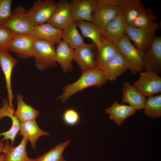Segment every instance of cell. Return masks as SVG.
<instances>
[{
  "label": "cell",
  "mask_w": 161,
  "mask_h": 161,
  "mask_svg": "<svg viewBox=\"0 0 161 161\" xmlns=\"http://www.w3.org/2000/svg\"><path fill=\"white\" fill-rule=\"evenodd\" d=\"M107 81L103 71L97 68L82 72L76 81L64 87L58 99L64 102L75 94L91 86L100 87Z\"/></svg>",
  "instance_id": "obj_1"
},
{
  "label": "cell",
  "mask_w": 161,
  "mask_h": 161,
  "mask_svg": "<svg viewBox=\"0 0 161 161\" xmlns=\"http://www.w3.org/2000/svg\"><path fill=\"white\" fill-rule=\"evenodd\" d=\"M32 57L36 67L40 70L57 66L54 45L46 41L34 37Z\"/></svg>",
  "instance_id": "obj_2"
},
{
  "label": "cell",
  "mask_w": 161,
  "mask_h": 161,
  "mask_svg": "<svg viewBox=\"0 0 161 161\" xmlns=\"http://www.w3.org/2000/svg\"><path fill=\"white\" fill-rule=\"evenodd\" d=\"M118 51L126 60L129 69L133 75L144 69V52L134 46L126 35L116 44Z\"/></svg>",
  "instance_id": "obj_3"
},
{
  "label": "cell",
  "mask_w": 161,
  "mask_h": 161,
  "mask_svg": "<svg viewBox=\"0 0 161 161\" xmlns=\"http://www.w3.org/2000/svg\"><path fill=\"white\" fill-rule=\"evenodd\" d=\"M160 26V22H155L151 25L141 28L127 25L126 35L133 41L135 47L144 52L151 47L155 33Z\"/></svg>",
  "instance_id": "obj_4"
},
{
  "label": "cell",
  "mask_w": 161,
  "mask_h": 161,
  "mask_svg": "<svg viewBox=\"0 0 161 161\" xmlns=\"http://www.w3.org/2000/svg\"><path fill=\"white\" fill-rule=\"evenodd\" d=\"M57 4L54 0H37L27 12V17L34 27L47 23Z\"/></svg>",
  "instance_id": "obj_5"
},
{
  "label": "cell",
  "mask_w": 161,
  "mask_h": 161,
  "mask_svg": "<svg viewBox=\"0 0 161 161\" xmlns=\"http://www.w3.org/2000/svg\"><path fill=\"white\" fill-rule=\"evenodd\" d=\"M139 73V78L133 84L138 91L146 97L159 94L161 92V77L151 71Z\"/></svg>",
  "instance_id": "obj_6"
},
{
  "label": "cell",
  "mask_w": 161,
  "mask_h": 161,
  "mask_svg": "<svg viewBox=\"0 0 161 161\" xmlns=\"http://www.w3.org/2000/svg\"><path fill=\"white\" fill-rule=\"evenodd\" d=\"M27 12L23 6H17L3 25L16 34L31 35L34 27L27 17Z\"/></svg>",
  "instance_id": "obj_7"
},
{
  "label": "cell",
  "mask_w": 161,
  "mask_h": 161,
  "mask_svg": "<svg viewBox=\"0 0 161 161\" xmlns=\"http://www.w3.org/2000/svg\"><path fill=\"white\" fill-rule=\"evenodd\" d=\"M91 16V22L95 24L102 33L106 26L119 13V8L114 5L97 0Z\"/></svg>",
  "instance_id": "obj_8"
},
{
  "label": "cell",
  "mask_w": 161,
  "mask_h": 161,
  "mask_svg": "<svg viewBox=\"0 0 161 161\" xmlns=\"http://www.w3.org/2000/svg\"><path fill=\"white\" fill-rule=\"evenodd\" d=\"M96 45L93 43L85 44L74 50L73 60L75 61L82 72L96 68Z\"/></svg>",
  "instance_id": "obj_9"
},
{
  "label": "cell",
  "mask_w": 161,
  "mask_h": 161,
  "mask_svg": "<svg viewBox=\"0 0 161 161\" xmlns=\"http://www.w3.org/2000/svg\"><path fill=\"white\" fill-rule=\"evenodd\" d=\"M109 4L118 7L128 25H131L145 8L140 0H108Z\"/></svg>",
  "instance_id": "obj_10"
},
{
  "label": "cell",
  "mask_w": 161,
  "mask_h": 161,
  "mask_svg": "<svg viewBox=\"0 0 161 161\" xmlns=\"http://www.w3.org/2000/svg\"><path fill=\"white\" fill-rule=\"evenodd\" d=\"M34 38L32 35L16 34L9 42L8 51L15 53L20 58H30L32 55Z\"/></svg>",
  "instance_id": "obj_11"
},
{
  "label": "cell",
  "mask_w": 161,
  "mask_h": 161,
  "mask_svg": "<svg viewBox=\"0 0 161 161\" xmlns=\"http://www.w3.org/2000/svg\"><path fill=\"white\" fill-rule=\"evenodd\" d=\"M143 62L146 70L158 75L161 73V37L155 35L151 46L144 52Z\"/></svg>",
  "instance_id": "obj_12"
},
{
  "label": "cell",
  "mask_w": 161,
  "mask_h": 161,
  "mask_svg": "<svg viewBox=\"0 0 161 161\" xmlns=\"http://www.w3.org/2000/svg\"><path fill=\"white\" fill-rule=\"evenodd\" d=\"M9 52L6 49L0 48V66L5 77L9 108L10 110L14 111L12 101L14 96L12 89L11 78L13 70L17 61Z\"/></svg>",
  "instance_id": "obj_13"
},
{
  "label": "cell",
  "mask_w": 161,
  "mask_h": 161,
  "mask_svg": "<svg viewBox=\"0 0 161 161\" xmlns=\"http://www.w3.org/2000/svg\"><path fill=\"white\" fill-rule=\"evenodd\" d=\"M74 21L69 2L67 0H61L57 2L47 23L63 30Z\"/></svg>",
  "instance_id": "obj_14"
},
{
  "label": "cell",
  "mask_w": 161,
  "mask_h": 161,
  "mask_svg": "<svg viewBox=\"0 0 161 161\" xmlns=\"http://www.w3.org/2000/svg\"><path fill=\"white\" fill-rule=\"evenodd\" d=\"M97 2V0H73L69 2L74 21L91 22L92 15Z\"/></svg>",
  "instance_id": "obj_15"
},
{
  "label": "cell",
  "mask_w": 161,
  "mask_h": 161,
  "mask_svg": "<svg viewBox=\"0 0 161 161\" xmlns=\"http://www.w3.org/2000/svg\"><path fill=\"white\" fill-rule=\"evenodd\" d=\"M127 24L119 13L105 27L102 32L103 38L116 45L126 35Z\"/></svg>",
  "instance_id": "obj_16"
},
{
  "label": "cell",
  "mask_w": 161,
  "mask_h": 161,
  "mask_svg": "<svg viewBox=\"0 0 161 161\" xmlns=\"http://www.w3.org/2000/svg\"><path fill=\"white\" fill-rule=\"evenodd\" d=\"M122 93L121 103H128L136 110L144 109L147 97L139 92L134 85L126 81L123 84Z\"/></svg>",
  "instance_id": "obj_17"
},
{
  "label": "cell",
  "mask_w": 161,
  "mask_h": 161,
  "mask_svg": "<svg viewBox=\"0 0 161 161\" xmlns=\"http://www.w3.org/2000/svg\"><path fill=\"white\" fill-rule=\"evenodd\" d=\"M128 69L126 60L118 51L108 63L103 71L107 80L112 81Z\"/></svg>",
  "instance_id": "obj_18"
},
{
  "label": "cell",
  "mask_w": 161,
  "mask_h": 161,
  "mask_svg": "<svg viewBox=\"0 0 161 161\" xmlns=\"http://www.w3.org/2000/svg\"><path fill=\"white\" fill-rule=\"evenodd\" d=\"M118 52L115 44L103 38L100 44L97 46L96 68L103 71L108 63Z\"/></svg>",
  "instance_id": "obj_19"
},
{
  "label": "cell",
  "mask_w": 161,
  "mask_h": 161,
  "mask_svg": "<svg viewBox=\"0 0 161 161\" xmlns=\"http://www.w3.org/2000/svg\"><path fill=\"white\" fill-rule=\"evenodd\" d=\"M62 30L47 23L34 27L31 35L55 45L62 39Z\"/></svg>",
  "instance_id": "obj_20"
},
{
  "label": "cell",
  "mask_w": 161,
  "mask_h": 161,
  "mask_svg": "<svg viewBox=\"0 0 161 161\" xmlns=\"http://www.w3.org/2000/svg\"><path fill=\"white\" fill-rule=\"evenodd\" d=\"M28 140L23 138L20 144L16 147L10 145L8 140H6L4 145L3 153L5 161H32L27 156L26 146Z\"/></svg>",
  "instance_id": "obj_21"
},
{
  "label": "cell",
  "mask_w": 161,
  "mask_h": 161,
  "mask_svg": "<svg viewBox=\"0 0 161 161\" xmlns=\"http://www.w3.org/2000/svg\"><path fill=\"white\" fill-rule=\"evenodd\" d=\"M74 49L66 43L61 40L55 48V60L64 73L73 69L72 62L73 60Z\"/></svg>",
  "instance_id": "obj_22"
},
{
  "label": "cell",
  "mask_w": 161,
  "mask_h": 161,
  "mask_svg": "<svg viewBox=\"0 0 161 161\" xmlns=\"http://www.w3.org/2000/svg\"><path fill=\"white\" fill-rule=\"evenodd\" d=\"M136 110L129 105L119 103L114 101L111 106L106 109V113L109 114L111 120L120 126L128 118L133 115Z\"/></svg>",
  "instance_id": "obj_23"
},
{
  "label": "cell",
  "mask_w": 161,
  "mask_h": 161,
  "mask_svg": "<svg viewBox=\"0 0 161 161\" xmlns=\"http://www.w3.org/2000/svg\"><path fill=\"white\" fill-rule=\"evenodd\" d=\"M19 131V135L29 140L34 148H35V143L40 137L49 135V133L41 130L39 127L35 120L21 122Z\"/></svg>",
  "instance_id": "obj_24"
},
{
  "label": "cell",
  "mask_w": 161,
  "mask_h": 161,
  "mask_svg": "<svg viewBox=\"0 0 161 161\" xmlns=\"http://www.w3.org/2000/svg\"><path fill=\"white\" fill-rule=\"evenodd\" d=\"M7 101L4 102L2 107L0 110V120L3 117H10L12 121V125L8 131L0 133V136H3L1 142L5 140L10 139L11 140L12 145L14 143L15 138L20 131V122L14 114V111L10 110L9 107V103Z\"/></svg>",
  "instance_id": "obj_25"
},
{
  "label": "cell",
  "mask_w": 161,
  "mask_h": 161,
  "mask_svg": "<svg viewBox=\"0 0 161 161\" xmlns=\"http://www.w3.org/2000/svg\"><path fill=\"white\" fill-rule=\"evenodd\" d=\"M77 27L75 21H74L62 30L61 40L74 50L85 44Z\"/></svg>",
  "instance_id": "obj_26"
},
{
  "label": "cell",
  "mask_w": 161,
  "mask_h": 161,
  "mask_svg": "<svg viewBox=\"0 0 161 161\" xmlns=\"http://www.w3.org/2000/svg\"><path fill=\"white\" fill-rule=\"evenodd\" d=\"M17 109L14 112V114L21 122L35 120L39 114V112L30 105L26 104L23 97L20 94L17 95Z\"/></svg>",
  "instance_id": "obj_27"
},
{
  "label": "cell",
  "mask_w": 161,
  "mask_h": 161,
  "mask_svg": "<svg viewBox=\"0 0 161 161\" xmlns=\"http://www.w3.org/2000/svg\"><path fill=\"white\" fill-rule=\"evenodd\" d=\"M75 21L82 35L91 39L96 46H97L103 38L102 33L98 27L91 22L83 20Z\"/></svg>",
  "instance_id": "obj_28"
},
{
  "label": "cell",
  "mask_w": 161,
  "mask_h": 161,
  "mask_svg": "<svg viewBox=\"0 0 161 161\" xmlns=\"http://www.w3.org/2000/svg\"><path fill=\"white\" fill-rule=\"evenodd\" d=\"M70 142L68 140L60 143L39 157L32 159V161H66L64 158L63 154Z\"/></svg>",
  "instance_id": "obj_29"
},
{
  "label": "cell",
  "mask_w": 161,
  "mask_h": 161,
  "mask_svg": "<svg viewBox=\"0 0 161 161\" xmlns=\"http://www.w3.org/2000/svg\"><path fill=\"white\" fill-rule=\"evenodd\" d=\"M145 101L144 113L151 118H157L161 116V95L147 97Z\"/></svg>",
  "instance_id": "obj_30"
},
{
  "label": "cell",
  "mask_w": 161,
  "mask_h": 161,
  "mask_svg": "<svg viewBox=\"0 0 161 161\" xmlns=\"http://www.w3.org/2000/svg\"><path fill=\"white\" fill-rule=\"evenodd\" d=\"M157 18V16L150 8H145L130 25L136 28L147 27L156 22Z\"/></svg>",
  "instance_id": "obj_31"
},
{
  "label": "cell",
  "mask_w": 161,
  "mask_h": 161,
  "mask_svg": "<svg viewBox=\"0 0 161 161\" xmlns=\"http://www.w3.org/2000/svg\"><path fill=\"white\" fill-rule=\"evenodd\" d=\"M12 3L11 0H0V26L3 25L11 15Z\"/></svg>",
  "instance_id": "obj_32"
},
{
  "label": "cell",
  "mask_w": 161,
  "mask_h": 161,
  "mask_svg": "<svg viewBox=\"0 0 161 161\" xmlns=\"http://www.w3.org/2000/svg\"><path fill=\"white\" fill-rule=\"evenodd\" d=\"M16 34L4 26H0V48L8 50L9 42Z\"/></svg>",
  "instance_id": "obj_33"
},
{
  "label": "cell",
  "mask_w": 161,
  "mask_h": 161,
  "mask_svg": "<svg viewBox=\"0 0 161 161\" xmlns=\"http://www.w3.org/2000/svg\"><path fill=\"white\" fill-rule=\"evenodd\" d=\"M62 118L64 123L70 126L78 124L80 120V116L78 113L72 109H68L66 110L63 114Z\"/></svg>",
  "instance_id": "obj_34"
},
{
  "label": "cell",
  "mask_w": 161,
  "mask_h": 161,
  "mask_svg": "<svg viewBox=\"0 0 161 161\" xmlns=\"http://www.w3.org/2000/svg\"><path fill=\"white\" fill-rule=\"evenodd\" d=\"M4 145L1 141L0 142V154L3 152Z\"/></svg>",
  "instance_id": "obj_35"
},
{
  "label": "cell",
  "mask_w": 161,
  "mask_h": 161,
  "mask_svg": "<svg viewBox=\"0 0 161 161\" xmlns=\"http://www.w3.org/2000/svg\"><path fill=\"white\" fill-rule=\"evenodd\" d=\"M0 161H5V157L4 154L0 155Z\"/></svg>",
  "instance_id": "obj_36"
},
{
  "label": "cell",
  "mask_w": 161,
  "mask_h": 161,
  "mask_svg": "<svg viewBox=\"0 0 161 161\" xmlns=\"http://www.w3.org/2000/svg\"></svg>",
  "instance_id": "obj_37"
}]
</instances>
